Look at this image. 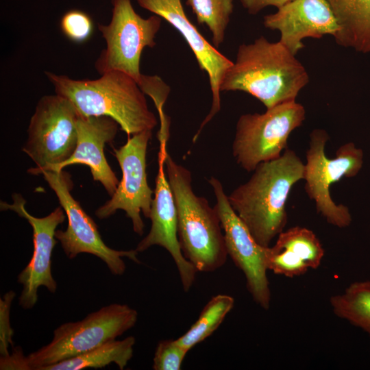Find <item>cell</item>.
<instances>
[{
	"label": "cell",
	"instance_id": "6da1fadb",
	"mask_svg": "<svg viewBox=\"0 0 370 370\" xmlns=\"http://www.w3.org/2000/svg\"><path fill=\"white\" fill-rule=\"evenodd\" d=\"M304 176V163L286 149L279 158L260 163L249 180L227 196L231 207L260 245L269 247L284 230L288 197Z\"/></svg>",
	"mask_w": 370,
	"mask_h": 370
},
{
	"label": "cell",
	"instance_id": "7a4b0ae2",
	"mask_svg": "<svg viewBox=\"0 0 370 370\" xmlns=\"http://www.w3.org/2000/svg\"><path fill=\"white\" fill-rule=\"evenodd\" d=\"M280 40L264 36L238 47L236 59L227 69L221 91H243L267 108L293 101L309 82L303 64Z\"/></svg>",
	"mask_w": 370,
	"mask_h": 370
},
{
	"label": "cell",
	"instance_id": "3957f363",
	"mask_svg": "<svg viewBox=\"0 0 370 370\" xmlns=\"http://www.w3.org/2000/svg\"><path fill=\"white\" fill-rule=\"evenodd\" d=\"M55 92L69 99L83 116H109L129 136L157 125L145 94L136 80L119 71L106 72L95 79H75L47 71Z\"/></svg>",
	"mask_w": 370,
	"mask_h": 370
},
{
	"label": "cell",
	"instance_id": "277c9868",
	"mask_svg": "<svg viewBox=\"0 0 370 370\" xmlns=\"http://www.w3.org/2000/svg\"><path fill=\"white\" fill-rule=\"evenodd\" d=\"M165 167L177 208L182 254L197 271H214L224 265L228 256L218 213L205 197L194 193L191 172L168 152Z\"/></svg>",
	"mask_w": 370,
	"mask_h": 370
},
{
	"label": "cell",
	"instance_id": "5b68a950",
	"mask_svg": "<svg viewBox=\"0 0 370 370\" xmlns=\"http://www.w3.org/2000/svg\"><path fill=\"white\" fill-rule=\"evenodd\" d=\"M137 311L127 304H112L89 313L79 321L62 323L51 341L24 357L22 370H42L116 339L133 328Z\"/></svg>",
	"mask_w": 370,
	"mask_h": 370
},
{
	"label": "cell",
	"instance_id": "8992f818",
	"mask_svg": "<svg viewBox=\"0 0 370 370\" xmlns=\"http://www.w3.org/2000/svg\"><path fill=\"white\" fill-rule=\"evenodd\" d=\"M328 139L324 130L316 129L310 134L304 164L305 191L314 200L317 212L328 223L344 228L351 224L352 214L346 206L334 203L330 187L344 177L356 176L362 167L364 153L354 143L349 142L341 145L336 152V157L330 159L325 153Z\"/></svg>",
	"mask_w": 370,
	"mask_h": 370
},
{
	"label": "cell",
	"instance_id": "52a82bcc",
	"mask_svg": "<svg viewBox=\"0 0 370 370\" xmlns=\"http://www.w3.org/2000/svg\"><path fill=\"white\" fill-rule=\"evenodd\" d=\"M79 116L72 102L59 95H44L39 99L23 147L36 165L28 173L39 175L43 171H53L73 155Z\"/></svg>",
	"mask_w": 370,
	"mask_h": 370
},
{
	"label": "cell",
	"instance_id": "ba28073f",
	"mask_svg": "<svg viewBox=\"0 0 370 370\" xmlns=\"http://www.w3.org/2000/svg\"><path fill=\"white\" fill-rule=\"evenodd\" d=\"M110 1V23L97 25L106 47L96 60L95 69L100 75L111 71L123 72L138 84L143 77L140 71L143 50L156 45L154 38L162 18L156 14L143 18L134 9L131 0Z\"/></svg>",
	"mask_w": 370,
	"mask_h": 370
},
{
	"label": "cell",
	"instance_id": "9c48e42d",
	"mask_svg": "<svg viewBox=\"0 0 370 370\" xmlns=\"http://www.w3.org/2000/svg\"><path fill=\"white\" fill-rule=\"evenodd\" d=\"M305 118L304 106L296 101L276 105L264 113L241 115L232 147L236 163L250 172L260 163L279 158L287 149L290 134Z\"/></svg>",
	"mask_w": 370,
	"mask_h": 370
},
{
	"label": "cell",
	"instance_id": "30bf717a",
	"mask_svg": "<svg viewBox=\"0 0 370 370\" xmlns=\"http://www.w3.org/2000/svg\"><path fill=\"white\" fill-rule=\"evenodd\" d=\"M40 174L56 193L68 219L66 229L57 230L55 237L69 259L83 253L94 255L104 262L114 275H121L125 271L123 258L140 263L136 249L116 250L105 244L97 224L72 196L73 182L69 173L62 170L43 171Z\"/></svg>",
	"mask_w": 370,
	"mask_h": 370
},
{
	"label": "cell",
	"instance_id": "8fae6325",
	"mask_svg": "<svg viewBox=\"0 0 370 370\" xmlns=\"http://www.w3.org/2000/svg\"><path fill=\"white\" fill-rule=\"evenodd\" d=\"M152 130H146L129 136L125 145L114 149L122 171L117 188L108 200L95 211L99 219H108L118 210H124L138 235L144 232L140 214L149 219L154 191L149 187L146 171V155Z\"/></svg>",
	"mask_w": 370,
	"mask_h": 370
},
{
	"label": "cell",
	"instance_id": "7c38bea8",
	"mask_svg": "<svg viewBox=\"0 0 370 370\" xmlns=\"http://www.w3.org/2000/svg\"><path fill=\"white\" fill-rule=\"evenodd\" d=\"M208 182L214 193V208L223 231L227 255L242 271L247 288L254 301L267 310L270 306L271 291L267 272L268 247L258 244L246 225L231 207L221 182L211 176Z\"/></svg>",
	"mask_w": 370,
	"mask_h": 370
},
{
	"label": "cell",
	"instance_id": "4fadbf2b",
	"mask_svg": "<svg viewBox=\"0 0 370 370\" xmlns=\"http://www.w3.org/2000/svg\"><path fill=\"white\" fill-rule=\"evenodd\" d=\"M12 204L1 202V210H10L25 219L32 227L34 251L31 260L19 273L18 282L23 286L18 304L23 309L32 308L38 301V290L45 287L55 293L57 282L51 273V257L58 240L55 233L66 217L62 207L56 208L44 217H36L25 209V200L19 195L12 197Z\"/></svg>",
	"mask_w": 370,
	"mask_h": 370
},
{
	"label": "cell",
	"instance_id": "5bb4252c",
	"mask_svg": "<svg viewBox=\"0 0 370 370\" xmlns=\"http://www.w3.org/2000/svg\"><path fill=\"white\" fill-rule=\"evenodd\" d=\"M137 3L142 8L164 19L182 34L193 52L199 68L208 75L212 106L193 138L195 142L204 127L221 108V85L233 62L221 53L199 33L187 17L181 0H137Z\"/></svg>",
	"mask_w": 370,
	"mask_h": 370
},
{
	"label": "cell",
	"instance_id": "9a60e30c",
	"mask_svg": "<svg viewBox=\"0 0 370 370\" xmlns=\"http://www.w3.org/2000/svg\"><path fill=\"white\" fill-rule=\"evenodd\" d=\"M166 152V149L162 148H160L158 152V169L149 216L151 228L135 249L143 252L154 245L164 248L174 260L183 289L187 292L192 287L198 271L185 258L180 245L177 208L164 169Z\"/></svg>",
	"mask_w": 370,
	"mask_h": 370
},
{
	"label": "cell",
	"instance_id": "2e32d148",
	"mask_svg": "<svg viewBox=\"0 0 370 370\" xmlns=\"http://www.w3.org/2000/svg\"><path fill=\"white\" fill-rule=\"evenodd\" d=\"M264 25L280 33V41L294 55L304 48L303 39L334 38L340 27L327 0H293L264 16Z\"/></svg>",
	"mask_w": 370,
	"mask_h": 370
},
{
	"label": "cell",
	"instance_id": "e0dca14e",
	"mask_svg": "<svg viewBox=\"0 0 370 370\" xmlns=\"http://www.w3.org/2000/svg\"><path fill=\"white\" fill-rule=\"evenodd\" d=\"M119 123L106 116H79L77 121L78 138L73 155L52 171H60L72 164H85L95 181L100 182L111 197L119 183L104 155L106 144L112 142L118 132Z\"/></svg>",
	"mask_w": 370,
	"mask_h": 370
},
{
	"label": "cell",
	"instance_id": "ac0fdd59",
	"mask_svg": "<svg viewBox=\"0 0 370 370\" xmlns=\"http://www.w3.org/2000/svg\"><path fill=\"white\" fill-rule=\"evenodd\" d=\"M323 256L316 234L306 227L295 226L283 230L275 243L268 247L267 267L275 274L293 278L318 268Z\"/></svg>",
	"mask_w": 370,
	"mask_h": 370
},
{
	"label": "cell",
	"instance_id": "d6986e66",
	"mask_svg": "<svg viewBox=\"0 0 370 370\" xmlns=\"http://www.w3.org/2000/svg\"><path fill=\"white\" fill-rule=\"evenodd\" d=\"M340 29L336 43L358 52H370V0H327Z\"/></svg>",
	"mask_w": 370,
	"mask_h": 370
},
{
	"label": "cell",
	"instance_id": "ffe728a7",
	"mask_svg": "<svg viewBox=\"0 0 370 370\" xmlns=\"http://www.w3.org/2000/svg\"><path fill=\"white\" fill-rule=\"evenodd\" d=\"M136 339L130 336L123 340L109 341L90 351L44 367L42 370H82L103 368L114 363L125 368L133 356Z\"/></svg>",
	"mask_w": 370,
	"mask_h": 370
},
{
	"label": "cell",
	"instance_id": "44dd1931",
	"mask_svg": "<svg viewBox=\"0 0 370 370\" xmlns=\"http://www.w3.org/2000/svg\"><path fill=\"white\" fill-rule=\"evenodd\" d=\"M333 312L370 336V280L349 284L343 293L332 296Z\"/></svg>",
	"mask_w": 370,
	"mask_h": 370
},
{
	"label": "cell",
	"instance_id": "7402d4cb",
	"mask_svg": "<svg viewBox=\"0 0 370 370\" xmlns=\"http://www.w3.org/2000/svg\"><path fill=\"white\" fill-rule=\"evenodd\" d=\"M234 305V299L228 295L212 297L202 309L198 319L177 341L190 351L211 336L222 323Z\"/></svg>",
	"mask_w": 370,
	"mask_h": 370
},
{
	"label": "cell",
	"instance_id": "603a6c76",
	"mask_svg": "<svg viewBox=\"0 0 370 370\" xmlns=\"http://www.w3.org/2000/svg\"><path fill=\"white\" fill-rule=\"evenodd\" d=\"M199 24L210 29L212 42L218 47L223 42L226 28L234 10L233 0H186Z\"/></svg>",
	"mask_w": 370,
	"mask_h": 370
},
{
	"label": "cell",
	"instance_id": "cb8c5ba5",
	"mask_svg": "<svg viewBox=\"0 0 370 370\" xmlns=\"http://www.w3.org/2000/svg\"><path fill=\"white\" fill-rule=\"evenodd\" d=\"M188 352L176 339L162 340L156 346L152 367L154 370H180Z\"/></svg>",
	"mask_w": 370,
	"mask_h": 370
},
{
	"label": "cell",
	"instance_id": "d4e9b609",
	"mask_svg": "<svg viewBox=\"0 0 370 370\" xmlns=\"http://www.w3.org/2000/svg\"><path fill=\"white\" fill-rule=\"evenodd\" d=\"M60 28L69 40L83 42L91 36L93 22L87 13L79 10H71L61 18Z\"/></svg>",
	"mask_w": 370,
	"mask_h": 370
},
{
	"label": "cell",
	"instance_id": "484cf974",
	"mask_svg": "<svg viewBox=\"0 0 370 370\" xmlns=\"http://www.w3.org/2000/svg\"><path fill=\"white\" fill-rule=\"evenodd\" d=\"M16 296L15 292L10 291L0 299V353L1 357L10 354L8 347L13 346L14 330L10 322L11 304Z\"/></svg>",
	"mask_w": 370,
	"mask_h": 370
},
{
	"label": "cell",
	"instance_id": "4316f807",
	"mask_svg": "<svg viewBox=\"0 0 370 370\" xmlns=\"http://www.w3.org/2000/svg\"><path fill=\"white\" fill-rule=\"evenodd\" d=\"M243 7L250 14H257L268 6H274L277 8L282 7L293 0H240Z\"/></svg>",
	"mask_w": 370,
	"mask_h": 370
}]
</instances>
